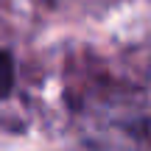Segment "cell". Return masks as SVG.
I'll return each instance as SVG.
<instances>
[{
  "mask_svg": "<svg viewBox=\"0 0 151 151\" xmlns=\"http://www.w3.org/2000/svg\"><path fill=\"white\" fill-rule=\"evenodd\" d=\"M14 90V56L0 48V101Z\"/></svg>",
  "mask_w": 151,
  "mask_h": 151,
  "instance_id": "1",
  "label": "cell"
}]
</instances>
